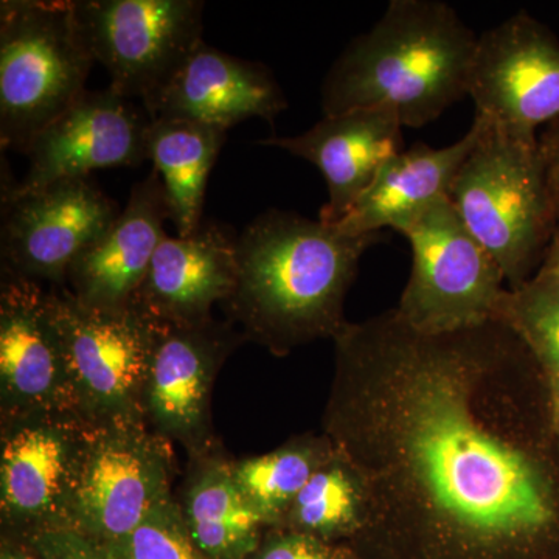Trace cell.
<instances>
[{"instance_id": "1", "label": "cell", "mask_w": 559, "mask_h": 559, "mask_svg": "<svg viewBox=\"0 0 559 559\" xmlns=\"http://www.w3.org/2000/svg\"><path fill=\"white\" fill-rule=\"evenodd\" d=\"M323 436L358 471L359 559H559L546 370L506 320L425 333L395 308L334 337Z\"/></svg>"}, {"instance_id": "2", "label": "cell", "mask_w": 559, "mask_h": 559, "mask_svg": "<svg viewBox=\"0 0 559 559\" xmlns=\"http://www.w3.org/2000/svg\"><path fill=\"white\" fill-rule=\"evenodd\" d=\"M381 238L285 210L261 213L235 240L237 285L223 304L227 320L277 358L334 341L348 323L345 299L359 261Z\"/></svg>"}, {"instance_id": "3", "label": "cell", "mask_w": 559, "mask_h": 559, "mask_svg": "<svg viewBox=\"0 0 559 559\" xmlns=\"http://www.w3.org/2000/svg\"><path fill=\"white\" fill-rule=\"evenodd\" d=\"M477 39L450 3L392 0L331 66L323 116L388 109L404 128L425 127L468 95Z\"/></svg>"}, {"instance_id": "4", "label": "cell", "mask_w": 559, "mask_h": 559, "mask_svg": "<svg viewBox=\"0 0 559 559\" xmlns=\"http://www.w3.org/2000/svg\"><path fill=\"white\" fill-rule=\"evenodd\" d=\"M481 120L484 130L455 176L450 200L514 289L543 266L558 229L557 210L538 138Z\"/></svg>"}, {"instance_id": "5", "label": "cell", "mask_w": 559, "mask_h": 559, "mask_svg": "<svg viewBox=\"0 0 559 559\" xmlns=\"http://www.w3.org/2000/svg\"><path fill=\"white\" fill-rule=\"evenodd\" d=\"M95 60L72 0L0 2V146L27 154L84 91Z\"/></svg>"}, {"instance_id": "6", "label": "cell", "mask_w": 559, "mask_h": 559, "mask_svg": "<svg viewBox=\"0 0 559 559\" xmlns=\"http://www.w3.org/2000/svg\"><path fill=\"white\" fill-rule=\"evenodd\" d=\"M49 304L64 345L73 414L91 426L145 421L143 399L159 322L135 301L100 310L81 304L68 288H51Z\"/></svg>"}, {"instance_id": "7", "label": "cell", "mask_w": 559, "mask_h": 559, "mask_svg": "<svg viewBox=\"0 0 559 559\" xmlns=\"http://www.w3.org/2000/svg\"><path fill=\"white\" fill-rule=\"evenodd\" d=\"M403 235L411 242L412 272L395 308L401 319L425 333H444L498 318L506 277L450 198Z\"/></svg>"}, {"instance_id": "8", "label": "cell", "mask_w": 559, "mask_h": 559, "mask_svg": "<svg viewBox=\"0 0 559 559\" xmlns=\"http://www.w3.org/2000/svg\"><path fill=\"white\" fill-rule=\"evenodd\" d=\"M76 24L109 87L143 106L153 102L194 50L204 31L201 0H72Z\"/></svg>"}, {"instance_id": "9", "label": "cell", "mask_w": 559, "mask_h": 559, "mask_svg": "<svg viewBox=\"0 0 559 559\" xmlns=\"http://www.w3.org/2000/svg\"><path fill=\"white\" fill-rule=\"evenodd\" d=\"M91 429L70 412L2 419L0 516L9 535L70 527Z\"/></svg>"}, {"instance_id": "10", "label": "cell", "mask_w": 559, "mask_h": 559, "mask_svg": "<svg viewBox=\"0 0 559 559\" xmlns=\"http://www.w3.org/2000/svg\"><path fill=\"white\" fill-rule=\"evenodd\" d=\"M173 476L171 443L145 421L92 426L70 527L116 543L175 498Z\"/></svg>"}, {"instance_id": "11", "label": "cell", "mask_w": 559, "mask_h": 559, "mask_svg": "<svg viewBox=\"0 0 559 559\" xmlns=\"http://www.w3.org/2000/svg\"><path fill=\"white\" fill-rule=\"evenodd\" d=\"M246 337L230 320L157 326L143 415L154 433L179 443L190 460L218 454L212 393L221 367Z\"/></svg>"}, {"instance_id": "12", "label": "cell", "mask_w": 559, "mask_h": 559, "mask_svg": "<svg viewBox=\"0 0 559 559\" xmlns=\"http://www.w3.org/2000/svg\"><path fill=\"white\" fill-rule=\"evenodd\" d=\"M468 95L481 117L520 138L559 119V39L527 11L481 33Z\"/></svg>"}, {"instance_id": "13", "label": "cell", "mask_w": 559, "mask_h": 559, "mask_svg": "<svg viewBox=\"0 0 559 559\" xmlns=\"http://www.w3.org/2000/svg\"><path fill=\"white\" fill-rule=\"evenodd\" d=\"M120 212L87 178L61 180L24 197L2 198V270L64 288L70 266Z\"/></svg>"}, {"instance_id": "14", "label": "cell", "mask_w": 559, "mask_h": 559, "mask_svg": "<svg viewBox=\"0 0 559 559\" xmlns=\"http://www.w3.org/2000/svg\"><path fill=\"white\" fill-rule=\"evenodd\" d=\"M150 117L132 100L105 91H84L79 100L33 140L28 170L20 182L3 180L2 198L24 197L106 168L148 160Z\"/></svg>"}, {"instance_id": "15", "label": "cell", "mask_w": 559, "mask_h": 559, "mask_svg": "<svg viewBox=\"0 0 559 559\" xmlns=\"http://www.w3.org/2000/svg\"><path fill=\"white\" fill-rule=\"evenodd\" d=\"M73 414L60 329L39 283L2 270L0 285V417Z\"/></svg>"}, {"instance_id": "16", "label": "cell", "mask_w": 559, "mask_h": 559, "mask_svg": "<svg viewBox=\"0 0 559 559\" xmlns=\"http://www.w3.org/2000/svg\"><path fill=\"white\" fill-rule=\"evenodd\" d=\"M403 130L399 117L388 109H358L323 116L294 138L259 143L288 151L318 167L329 189L319 219L336 226L369 189L382 165L404 150Z\"/></svg>"}, {"instance_id": "17", "label": "cell", "mask_w": 559, "mask_h": 559, "mask_svg": "<svg viewBox=\"0 0 559 559\" xmlns=\"http://www.w3.org/2000/svg\"><path fill=\"white\" fill-rule=\"evenodd\" d=\"M288 108L267 66L202 43L164 91L143 106L150 120L197 121L229 131L248 119L274 121Z\"/></svg>"}, {"instance_id": "18", "label": "cell", "mask_w": 559, "mask_h": 559, "mask_svg": "<svg viewBox=\"0 0 559 559\" xmlns=\"http://www.w3.org/2000/svg\"><path fill=\"white\" fill-rule=\"evenodd\" d=\"M170 219L164 186L156 171L139 180L108 230L70 266L66 286L91 308L120 310L135 299Z\"/></svg>"}, {"instance_id": "19", "label": "cell", "mask_w": 559, "mask_h": 559, "mask_svg": "<svg viewBox=\"0 0 559 559\" xmlns=\"http://www.w3.org/2000/svg\"><path fill=\"white\" fill-rule=\"evenodd\" d=\"M235 285V240L218 224H202L190 237L165 235L134 301L157 322L194 325L213 319V305Z\"/></svg>"}, {"instance_id": "20", "label": "cell", "mask_w": 559, "mask_h": 559, "mask_svg": "<svg viewBox=\"0 0 559 559\" xmlns=\"http://www.w3.org/2000/svg\"><path fill=\"white\" fill-rule=\"evenodd\" d=\"M484 120L476 116L473 127L457 142L432 148L417 142L382 165L369 189L336 224L348 235L381 234L393 229L404 234L437 202L450 198L452 183L476 146Z\"/></svg>"}, {"instance_id": "21", "label": "cell", "mask_w": 559, "mask_h": 559, "mask_svg": "<svg viewBox=\"0 0 559 559\" xmlns=\"http://www.w3.org/2000/svg\"><path fill=\"white\" fill-rule=\"evenodd\" d=\"M179 500L193 543L209 559H248L266 524L250 507L224 455L191 460Z\"/></svg>"}, {"instance_id": "22", "label": "cell", "mask_w": 559, "mask_h": 559, "mask_svg": "<svg viewBox=\"0 0 559 559\" xmlns=\"http://www.w3.org/2000/svg\"><path fill=\"white\" fill-rule=\"evenodd\" d=\"M226 135V131L197 121L150 120L146 153L164 186L178 237H190L202 226L210 171Z\"/></svg>"}, {"instance_id": "23", "label": "cell", "mask_w": 559, "mask_h": 559, "mask_svg": "<svg viewBox=\"0 0 559 559\" xmlns=\"http://www.w3.org/2000/svg\"><path fill=\"white\" fill-rule=\"evenodd\" d=\"M366 516V488L358 471L340 451L312 474L277 527L347 546Z\"/></svg>"}, {"instance_id": "24", "label": "cell", "mask_w": 559, "mask_h": 559, "mask_svg": "<svg viewBox=\"0 0 559 559\" xmlns=\"http://www.w3.org/2000/svg\"><path fill=\"white\" fill-rule=\"evenodd\" d=\"M333 452L329 437L304 433L266 454L231 462V471L266 527H277L301 488Z\"/></svg>"}, {"instance_id": "25", "label": "cell", "mask_w": 559, "mask_h": 559, "mask_svg": "<svg viewBox=\"0 0 559 559\" xmlns=\"http://www.w3.org/2000/svg\"><path fill=\"white\" fill-rule=\"evenodd\" d=\"M498 318L520 334L547 374L559 377V277L543 264L500 299Z\"/></svg>"}, {"instance_id": "26", "label": "cell", "mask_w": 559, "mask_h": 559, "mask_svg": "<svg viewBox=\"0 0 559 559\" xmlns=\"http://www.w3.org/2000/svg\"><path fill=\"white\" fill-rule=\"evenodd\" d=\"M117 559H209L191 539L179 500L153 511L134 532L109 543Z\"/></svg>"}, {"instance_id": "27", "label": "cell", "mask_w": 559, "mask_h": 559, "mask_svg": "<svg viewBox=\"0 0 559 559\" xmlns=\"http://www.w3.org/2000/svg\"><path fill=\"white\" fill-rule=\"evenodd\" d=\"M348 554L347 546H336L285 527H267L248 559H347Z\"/></svg>"}, {"instance_id": "28", "label": "cell", "mask_w": 559, "mask_h": 559, "mask_svg": "<svg viewBox=\"0 0 559 559\" xmlns=\"http://www.w3.org/2000/svg\"><path fill=\"white\" fill-rule=\"evenodd\" d=\"M25 540L40 559H117L109 544L72 527L44 530Z\"/></svg>"}, {"instance_id": "29", "label": "cell", "mask_w": 559, "mask_h": 559, "mask_svg": "<svg viewBox=\"0 0 559 559\" xmlns=\"http://www.w3.org/2000/svg\"><path fill=\"white\" fill-rule=\"evenodd\" d=\"M540 156L546 168L547 186L554 201L557 216L559 215V119L546 128L538 139Z\"/></svg>"}, {"instance_id": "30", "label": "cell", "mask_w": 559, "mask_h": 559, "mask_svg": "<svg viewBox=\"0 0 559 559\" xmlns=\"http://www.w3.org/2000/svg\"><path fill=\"white\" fill-rule=\"evenodd\" d=\"M0 559H40L39 555L32 549L31 544L25 539H7L2 544Z\"/></svg>"}, {"instance_id": "31", "label": "cell", "mask_w": 559, "mask_h": 559, "mask_svg": "<svg viewBox=\"0 0 559 559\" xmlns=\"http://www.w3.org/2000/svg\"><path fill=\"white\" fill-rule=\"evenodd\" d=\"M543 264L549 266L551 271L557 272L559 277V231L555 234L554 241H551L550 248L547 250V255Z\"/></svg>"}, {"instance_id": "32", "label": "cell", "mask_w": 559, "mask_h": 559, "mask_svg": "<svg viewBox=\"0 0 559 559\" xmlns=\"http://www.w3.org/2000/svg\"><path fill=\"white\" fill-rule=\"evenodd\" d=\"M547 378H549L550 382L551 399H554L555 419H557L559 430V377H554V374H547Z\"/></svg>"}, {"instance_id": "33", "label": "cell", "mask_w": 559, "mask_h": 559, "mask_svg": "<svg viewBox=\"0 0 559 559\" xmlns=\"http://www.w3.org/2000/svg\"><path fill=\"white\" fill-rule=\"evenodd\" d=\"M347 559H359V558H356L355 555H353L352 551H349Z\"/></svg>"}, {"instance_id": "34", "label": "cell", "mask_w": 559, "mask_h": 559, "mask_svg": "<svg viewBox=\"0 0 559 559\" xmlns=\"http://www.w3.org/2000/svg\"><path fill=\"white\" fill-rule=\"evenodd\" d=\"M557 231H559V215H558V229H557Z\"/></svg>"}]
</instances>
